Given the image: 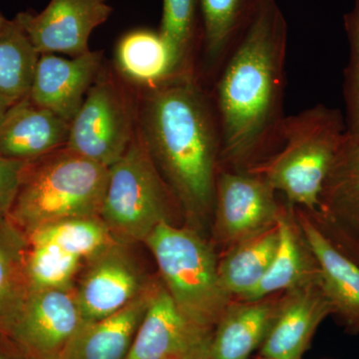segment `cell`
I'll use <instances>...</instances> for the list:
<instances>
[{"instance_id": "cell-1", "label": "cell", "mask_w": 359, "mask_h": 359, "mask_svg": "<svg viewBox=\"0 0 359 359\" xmlns=\"http://www.w3.org/2000/svg\"><path fill=\"white\" fill-rule=\"evenodd\" d=\"M287 23L276 0H261L209 90L221 131L222 168L249 171L280 147Z\"/></svg>"}, {"instance_id": "cell-2", "label": "cell", "mask_w": 359, "mask_h": 359, "mask_svg": "<svg viewBox=\"0 0 359 359\" xmlns=\"http://www.w3.org/2000/svg\"><path fill=\"white\" fill-rule=\"evenodd\" d=\"M137 130L189 221L211 218L222 138L209 90L195 74L147 87L137 112Z\"/></svg>"}, {"instance_id": "cell-3", "label": "cell", "mask_w": 359, "mask_h": 359, "mask_svg": "<svg viewBox=\"0 0 359 359\" xmlns=\"http://www.w3.org/2000/svg\"><path fill=\"white\" fill-rule=\"evenodd\" d=\"M347 133L339 109L318 104L285 117L280 147L254 172L287 204L316 211L321 189Z\"/></svg>"}, {"instance_id": "cell-4", "label": "cell", "mask_w": 359, "mask_h": 359, "mask_svg": "<svg viewBox=\"0 0 359 359\" xmlns=\"http://www.w3.org/2000/svg\"><path fill=\"white\" fill-rule=\"evenodd\" d=\"M109 168L68 149L30 161L7 216L25 233L63 219L99 217Z\"/></svg>"}, {"instance_id": "cell-5", "label": "cell", "mask_w": 359, "mask_h": 359, "mask_svg": "<svg viewBox=\"0 0 359 359\" xmlns=\"http://www.w3.org/2000/svg\"><path fill=\"white\" fill-rule=\"evenodd\" d=\"M144 244L180 311L201 327L215 330L233 299L219 282L214 248L194 229L172 223L160 224Z\"/></svg>"}, {"instance_id": "cell-6", "label": "cell", "mask_w": 359, "mask_h": 359, "mask_svg": "<svg viewBox=\"0 0 359 359\" xmlns=\"http://www.w3.org/2000/svg\"><path fill=\"white\" fill-rule=\"evenodd\" d=\"M179 208L142 141L138 130L125 154L109 168L100 219L117 242H145ZM180 209V208H179Z\"/></svg>"}, {"instance_id": "cell-7", "label": "cell", "mask_w": 359, "mask_h": 359, "mask_svg": "<svg viewBox=\"0 0 359 359\" xmlns=\"http://www.w3.org/2000/svg\"><path fill=\"white\" fill-rule=\"evenodd\" d=\"M30 290H72L85 264L117 242L100 217L63 219L26 233Z\"/></svg>"}, {"instance_id": "cell-8", "label": "cell", "mask_w": 359, "mask_h": 359, "mask_svg": "<svg viewBox=\"0 0 359 359\" xmlns=\"http://www.w3.org/2000/svg\"><path fill=\"white\" fill-rule=\"evenodd\" d=\"M136 129L124 90L113 78L99 74L70 123L65 148L110 168L125 154Z\"/></svg>"}, {"instance_id": "cell-9", "label": "cell", "mask_w": 359, "mask_h": 359, "mask_svg": "<svg viewBox=\"0 0 359 359\" xmlns=\"http://www.w3.org/2000/svg\"><path fill=\"white\" fill-rule=\"evenodd\" d=\"M85 323L75 289L30 290L1 337L26 359H58Z\"/></svg>"}, {"instance_id": "cell-10", "label": "cell", "mask_w": 359, "mask_h": 359, "mask_svg": "<svg viewBox=\"0 0 359 359\" xmlns=\"http://www.w3.org/2000/svg\"><path fill=\"white\" fill-rule=\"evenodd\" d=\"M130 247L113 243L85 264L75 295L86 323L117 313L154 285L156 280L146 275Z\"/></svg>"}, {"instance_id": "cell-11", "label": "cell", "mask_w": 359, "mask_h": 359, "mask_svg": "<svg viewBox=\"0 0 359 359\" xmlns=\"http://www.w3.org/2000/svg\"><path fill=\"white\" fill-rule=\"evenodd\" d=\"M276 191L254 172L222 168L215 191L214 233L231 245L275 226L282 204Z\"/></svg>"}, {"instance_id": "cell-12", "label": "cell", "mask_w": 359, "mask_h": 359, "mask_svg": "<svg viewBox=\"0 0 359 359\" xmlns=\"http://www.w3.org/2000/svg\"><path fill=\"white\" fill-rule=\"evenodd\" d=\"M309 212L330 242L359 266V138L346 133L318 208Z\"/></svg>"}, {"instance_id": "cell-13", "label": "cell", "mask_w": 359, "mask_h": 359, "mask_svg": "<svg viewBox=\"0 0 359 359\" xmlns=\"http://www.w3.org/2000/svg\"><path fill=\"white\" fill-rule=\"evenodd\" d=\"M212 334L180 311L160 280L126 359H210Z\"/></svg>"}, {"instance_id": "cell-14", "label": "cell", "mask_w": 359, "mask_h": 359, "mask_svg": "<svg viewBox=\"0 0 359 359\" xmlns=\"http://www.w3.org/2000/svg\"><path fill=\"white\" fill-rule=\"evenodd\" d=\"M111 13L107 0H51L41 13L15 18L39 54L76 57L90 51V35Z\"/></svg>"}, {"instance_id": "cell-15", "label": "cell", "mask_w": 359, "mask_h": 359, "mask_svg": "<svg viewBox=\"0 0 359 359\" xmlns=\"http://www.w3.org/2000/svg\"><path fill=\"white\" fill-rule=\"evenodd\" d=\"M332 314V306L320 278L285 290L276 301L259 355L278 359L302 358L320 323Z\"/></svg>"}, {"instance_id": "cell-16", "label": "cell", "mask_w": 359, "mask_h": 359, "mask_svg": "<svg viewBox=\"0 0 359 359\" xmlns=\"http://www.w3.org/2000/svg\"><path fill=\"white\" fill-rule=\"evenodd\" d=\"M102 57L100 51H88L71 59L40 54L28 97L70 124L100 74Z\"/></svg>"}, {"instance_id": "cell-17", "label": "cell", "mask_w": 359, "mask_h": 359, "mask_svg": "<svg viewBox=\"0 0 359 359\" xmlns=\"http://www.w3.org/2000/svg\"><path fill=\"white\" fill-rule=\"evenodd\" d=\"M302 233L313 252L320 271V280L332 306V316L347 332L359 334V266L321 231L311 215L294 207Z\"/></svg>"}, {"instance_id": "cell-18", "label": "cell", "mask_w": 359, "mask_h": 359, "mask_svg": "<svg viewBox=\"0 0 359 359\" xmlns=\"http://www.w3.org/2000/svg\"><path fill=\"white\" fill-rule=\"evenodd\" d=\"M261 0H200L202 39L196 76L211 89L250 23Z\"/></svg>"}, {"instance_id": "cell-19", "label": "cell", "mask_w": 359, "mask_h": 359, "mask_svg": "<svg viewBox=\"0 0 359 359\" xmlns=\"http://www.w3.org/2000/svg\"><path fill=\"white\" fill-rule=\"evenodd\" d=\"M69 127L27 96L11 106L0 124V156L26 162L39 159L65 147Z\"/></svg>"}, {"instance_id": "cell-20", "label": "cell", "mask_w": 359, "mask_h": 359, "mask_svg": "<svg viewBox=\"0 0 359 359\" xmlns=\"http://www.w3.org/2000/svg\"><path fill=\"white\" fill-rule=\"evenodd\" d=\"M276 226L278 245L271 268L240 301H257L320 278V266L302 233L294 205H282Z\"/></svg>"}, {"instance_id": "cell-21", "label": "cell", "mask_w": 359, "mask_h": 359, "mask_svg": "<svg viewBox=\"0 0 359 359\" xmlns=\"http://www.w3.org/2000/svg\"><path fill=\"white\" fill-rule=\"evenodd\" d=\"M159 283L117 313L85 323L58 359H126Z\"/></svg>"}, {"instance_id": "cell-22", "label": "cell", "mask_w": 359, "mask_h": 359, "mask_svg": "<svg viewBox=\"0 0 359 359\" xmlns=\"http://www.w3.org/2000/svg\"><path fill=\"white\" fill-rule=\"evenodd\" d=\"M278 297L233 299L215 327L210 359H249L266 339Z\"/></svg>"}, {"instance_id": "cell-23", "label": "cell", "mask_w": 359, "mask_h": 359, "mask_svg": "<svg viewBox=\"0 0 359 359\" xmlns=\"http://www.w3.org/2000/svg\"><path fill=\"white\" fill-rule=\"evenodd\" d=\"M276 224L231 245L219 261V282L233 299H240L257 287L268 273L278 250Z\"/></svg>"}, {"instance_id": "cell-24", "label": "cell", "mask_w": 359, "mask_h": 359, "mask_svg": "<svg viewBox=\"0 0 359 359\" xmlns=\"http://www.w3.org/2000/svg\"><path fill=\"white\" fill-rule=\"evenodd\" d=\"M25 231L0 215V335L6 334L30 294Z\"/></svg>"}, {"instance_id": "cell-25", "label": "cell", "mask_w": 359, "mask_h": 359, "mask_svg": "<svg viewBox=\"0 0 359 359\" xmlns=\"http://www.w3.org/2000/svg\"><path fill=\"white\" fill-rule=\"evenodd\" d=\"M158 32L169 52L172 77L196 75L202 39L200 0H163Z\"/></svg>"}, {"instance_id": "cell-26", "label": "cell", "mask_w": 359, "mask_h": 359, "mask_svg": "<svg viewBox=\"0 0 359 359\" xmlns=\"http://www.w3.org/2000/svg\"><path fill=\"white\" fill-rule=\"evenodd\" d=\"M116 61L125 76L146 87L172 77L169 52L159 32L138 29L127 33L117 45Z\"/></svg>"}, {"instance_id": "cell-27", "label": "cell", "mask_w": 359, "mask_h": 359, "mask_svg": "<svg viewBox=\"0 0 359 359\" xmlns=\"http://www.w3.org/2000/svg\"><path fill=\"white\" fill-rule=\"evenodd\" d=\"M40 54L18 18L0 30V94L13 101L29 95Z\"/></svg>"}, {"instance_id": "cell-28", "label": "cell", "mask_w": 359, "mask_h": 359, "mask_svg": "<svg viewBox=\"0 0 359 359\" xmlns=\"http://www.w3.org/2000/svg\"><path fill=\"white\" fill-rule=\"evenodd\" d=\"M349 42V60L344 70V98L347 134L359 138V0L344 15Z\"/></svg>"}, {"instance_id": "cell-29", "label": "cell", "mask_w": 359, "mask_h": 359, "mask_svg": "<svg viewBox=\"0 0 359 359\" xmlns=\"http://www.w3.org/2000/svg\"><path fill=\"white\" fill-rule=\"evenodd\" d=\"M28 163L0 156V215H8L11 211Z\"/></svg>"}, {"instance_id": "cell-30", "label": "cell", "mask_w": 359, "mask_h": 359, "mask_svg": "<svg viewBox=\"0 0 359 359\" xmlns=\"http://www.w3.org/2000/svg\"><path fill=\"white\" fill-rule=\"evenodd\" d=\"M0 359L26 358L8 341V340L0 335Z\"/></svg>"}, {"instance_id": "cell-31", "label": "cell", "mask_w": 359, "mask_h": 359, "mask_svg": "<svg viewBox=\"0 0 359 359\" xmlns=\"http://www.w3.org/2000/svg\"><path fill=\"white\" fill-rule=\"evenodd\" d=\"M13 104V101L9 100L8 98L0 94V124H1L2 120L4 119L6 113L8 112Z\"/></svg>"}, {"instance_id": "cell-32", "label": "cell", "mask_w": 359, "mask_h": 359, "mask_svg": "<svg viewBox=\"0 0 359 359\" xmlns=\"http://www.w3.org/2000/svg\"><path fill=\"white\" fill-rule=\"evenodd\" d=\"M7 22H8V20H7L1 13H0V30L6 25Z\"/></svg>"}, {"instance_id": "cell-33", "label": "cell", "mask_w": 359, "mask_h": 359, "mask_svg": "<svg viewBox=\"0 0 359 359\" xmlns=\"http://www.w3.org/2000/svg\"><path fill=\"white\" fill-rule=\"evenodd\" d=\"M256 359H278V358H264V356L259 355V358H257ZM297 359H302V358H297Z\"/></svg>"}]
</instances>
